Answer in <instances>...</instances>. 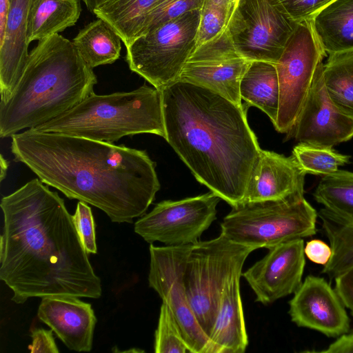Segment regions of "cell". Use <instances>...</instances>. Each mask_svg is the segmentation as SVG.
<instances>
[{
	"mask_svg": "<svg viewBox=\"0 0 353 353\" xmlns=\"http://www.w3.org/2000/svg\"><path fill=\"white\" fill-rule=\"evenodd\" d=\"M230 19L229 12L222 0H204L200 10L194 50L217 41L228 33Z\"/></svg>",
	"mask_w": 353,
	"mask_h": 353,
	"instance_id": "30",
	"label": "cell"
},
{
	"mask_svg": "<svg viewBox=\"0 0 353 353\" xmlns=\"http://www.w3.org/2000/svg\"><path fill=\"white\" fill-rule=\"evenodd\" d=\"M303 239L268 248L261 260L241 276L256 295V301L268 305L294 294L302 283L305 265Z\"/></svg>",
	"mask_w": 353,
	"mask_h": 353,
	"instance_id": "14",
	"label": "cell"
},
{
	"mask_svg": "<svg viewBox=\"0 0 353 353\" xmlns=\"http://www.w3.org/2000/svg\"><path fill=\"white\" fill-rule=\"evenodd\" d=\"M284 11L294 21L312 19L334 0H278Z\"/></svg>",
	"mask_w": 353,
	"mask_h": 353,
	"instance_id": "34",
	"label": "cell"
},
{
	"mask_svg": "<svg viewBox=\"0 0 353 353\" xmlns=\"http://www.w3.org/2000/svg\"><path fill=\"white\" fill-rule=\"evenodd\" d=\"M241 272L226 284L209 336L206 353H243L248 344L240 294Z\"/></svg>",
	"mask_w": 353,
	"mask_h": 353,
	"instance_id": "20",
	"label": "cell"
},
{
	"mask_svg": "<svg viewBox=\"0 0 353 353\" xmlns=\"http://www.w3.org/2000/svg\"><path fill=\"white\" fill-rule=\"evenodd\" d=\"M38 318L70 350L90 352L97 318L90 303L70 294L42 297Z\"/></svg>",
	"mask_w": 353,
	"mask_h": 353,
	"instance_id": "17",
	"label": "cell"
},
{
	"mask_svg": "<svg viewBox=\"0 0 353 353\" xmlns=\"http://www.w3.org/2000/svg\"><path fill=\"white\" fill-rule=\"evenodd\" d=\"M221 199L213 192L157 203L134 223V232L146 242L166 246L193 245L216 218Z\"/></svg>",
	"mask_w": 353,
	"mask_h": 353,
	"instance_id": "11",
	"label": "cell"
},
{
	"mask_svg": "<svg viewBox=\"0 0 353 353\" xmlns=\"http://www.w3.org/2000/svg\"><path fill=\"white\" fill-rule=\"evenodd\" d=\"M81 10V0H31L26 30L28 43L74 26Z\"/></svg>",
	"mask_w": 353,
	"mask_h": 353,
	"instance_id": "22",
	"label": "cell"
},
{
	"mask_svg": "<svg viewBox=\"0 0 353 353\" xmlns=\"http://www.w3.org/2000/svg\"><path fill=\"white\" fill-rule=\"evenodd\" d=\"M121 38L105 21L98 18L81 29L73 43L92 68L111 64L120 57Z\"/></svg>",
	"mask_w": 353,
	"mask_h": 353,
	"instance_id": "25",
	"label": "cell"
},
{
	"mask_svg": "<svg viewBox=\"0 0 353 353\" xmlns=\"http://www.w3.org/2000/svg\"><path fill=\"white\" fill-rule=\"evenodd\" d=\"M31 338L32 341L29 349L32 353L59 352L52 334V330L34 328L31 331Z\"/></svg>",
	"mask_w": 353,
	"mask_h": 353,
	"instance_id": "35",
	"label": "cell"
},
{
	"mask_svg": "<svg viewBox=\"0 0 353 353\" xmlns=\"http://www.w3.org/2000/svg\"><path fill=\"white\" fill-rule=\"evenodd\" d=\"M323 70L321 62L294 125L287 134L299 143L332 148L353 137V119L340 112L330 99Z\"/></svg>",
	"mask_w": 353,
	"mask_h": 353,
	"instance_id": "15",
	"label": "cell"
},
{
	"mask_svg": "<svg viewBox=\"0 0 353 353\" xmlns=\"http://www.w3.org/2000/svg\"><path fill=\"white\" fill-rule=\"evenodd\" d=\"M297 23L278 0H239L228 30L235 48L244 57L275 65Z\"/></svg>",
	"mask_w": 353,
	"mask_h": 353,
	"instance_id": "10",
	"label": "cell"
},
{
	"mask_svg": "<svg viewBox=\"0 0 353 353\" xmlns=\"http://www.w3.org/2000/svg\"><path fill=\"white\" fill-rule=\"evenodd\" d=\"M157 0H96L92 13L108 23L125 47L141 34L145 18Z\"/></svg>",
	"mask_w": 353,
	"mask_h": 353,
	"instance_id": "24",
	"label": "cell"
},
{
	"mask_svg": "<svg viewBox=\"0 0 353 353\" xmlns=\"http://www.w3.org/2000/svg\"><path fill=\"white\" fill-rule=\"evenodd\" d=\"M11 139L14 161L70 199L102 210L112 222L142 216L160 189L155 163L144 150L34 129Z\"/></svg>",
	"mask_w": 353,
	"mask_h": 353,
	"instance_id": "2",
	"label": "cell"
},
{
	"mask_svg": "<svg viewBox=\"0 0 353 353\" xmlns=\"http://www.w3.org/2000/svg\"><path fill=\"white\" fill-rule=\"evenodd\" d=\"M304 252L311 261L322 265L327 264L332 255L330 245L319 239L307 241L304 247Z\"/></svg>",
	"mask_w": 353,
	"mask_h": 353,
	"instance_id": "37",
	"label": "cell"
},
{
	"mask_svg": "<svg viewBox=\"0 0 353 353\" xmlns=\"http://www.w3.org/2000/svg\"><path fill=\"white\" fill-rule=\"evenodd\" d=\"M254 248L232 242L223 234L192 245L183 272L186 294L196 320L208 337L228 282L241 272Z\"/></svg>",
	"mask_w": 353,
	"mask_h": 353,
	"instance_id": "7",
	"label": "cell"
},
{
	"mask_svg": "<svg viewBox=\"0 0 353 353\" xmlns=\"http://www.w3.org/2000/svg\"><path fill=\"white\" fill-rule=\"evenodd\" d=\"M306 352L322 353H353V332H346L332 343L328 347L319 351H306Z\"/></svg>",
	"mask_w": 353,
	"mask_h": 353,
	"instance_id": "38",
	"label": "cell"
},
{
	"mask_svg": "<svg viewBox=\"0 0 353 353\" xmlns=\"http://www.w3.org/2000/svg\"><path fill=\"white\" fill-rule=\"evenodd\" d=\"M165 139L196 179L234 207L262 149L243 106L179 80L161 90Z\"/></svg>",
	"mask_w": 353,
	"mask_h": 353,
	"instance_id": "3",
	"label": "cell"
},
{
	"mask_svg": "<svg viewBox=\"0 0 353 353\" xmlns=\"http://www.w3.org/2000/svg\"><path fill=\"white\" fill-rule=\"evenodd\" d=\"M327 55L314 32L312 19L297 23L275 64L280 101L275 129L292 128L313 83L317 66Z\"/></svg>",
	"mask_w": 353,
	"mask_h": 353,
	"instance_id": "9",
	"label": "cell"
},
{
	"mask_svg": "<svg viewBox=\"0 0 353 353\" xmlns=\"http://www.w3.org/2000/svg\"><path fill=\"white\" fill-rule=\"evenodd\" d=\"M318 216L332 250L321 273L334 280L353 267V223L344 221L324 208L320 210Z\"/></svg>",
	"mask_w": 353,
	"mask_h": 353,
	"instance_id": "26",
	"label": "cell"
},
{
	"mask_svg": "<svg viewBox=\"0 0 353 353\" xmlns=\"http://www.w3.org/2000/svg\"><path fill=\"white\" fill-rule=\"evenodd\" d=\"M302 169L307 174L326 176L349 162L350 156L336 152L332 148L299 143L292 150Z\"/></svg>",
	"mask_w": 353,
	"mask_h": 353,
	"instance_id": "29",
	"label": "cell"
},
{
	"mask_svg": "<svg viewBox=\"0 0 353 353\" xmlns=\"http://www.w3.org/2000/svg\"><path fill=\"white\" fill-rule=\"evenodd\" d=\"M314 32L327 54L353 51V0H334L312 19Z\"/></svg>",
	"mask_w": 353,
	"mask_h": 353,
	"instance_id": "21",
	"label": "cell"
},
{
	"mask_svg": "<svg viewBox=\"0 0 353 353\" xmlns=\"http://www.w3.org/2000/svg\"><path fill=\"white\" fill-rule=\"evenodd\" d=\"M88 203L79 201L73 222L81 243L88 254H96L97 248L95 236V225L91 208Z\"/></svg>",
	"mask_w": 353,
	"mask_h": 353,
	"instance_id": "33",
	"label": "cell"
},
{
	"mask_svg": "<svg viewBox=\"0 0 353 353\" xmlns=\"http://www.w3.org/2000/svg\"><path fill=\"white\" fill-rule=\"evenodd\" d=\"M192 245L158 247L151 243L148 282L170 310L190 353H206L208 337L196 320L183 281Z\"/></svg>",
	"mask_w": 353,
	"mask_h": 353,
	"instance_id": "12",
	"label": "cell"
},
{
	"mask_svg": "<svg viewBox=\"0 0 353 353\" xmlns=\"http://www.w3.org/2000/svg\"><path fill=\"white\" fill-rule=\"evenodd\" d=\"M85 4L87 8L92 12L94 8V3L96 0H82Z\"/></svg>",
	"mask_w": 353,
	"mask_h": 353,
	"instance_id": "42",
	"label": "cell"
},
{
	"mask_svg": "<svg viewBox=\"0 0 353 353\" xmlns=\"http://www.w3.org/2000/svg\"><path fill=\"white\" fill-rule=\"evenodd\" d=\"M31 0H9L5 35L0 45L1 101L8 99L26 64L27 20Z\"/></svg>",
	"mask_w": 353,
	"mask_h": 353,
	"instance_id": "19",
	"label": "cell"
},
{
	"mask_svg": "<svg viewBox=\"0 0 353 353\" xmlns=\"http://www.w3.org/2000/svg\"><path fill=\"white\" fill-rule=\"evenodd\" d=\"M240 96L248 106H255L265 113L274 125L280 101L275 65L266 61H252L241 79Z\"/></svg>",
	"mask_w": 353,
	"mask_h": 353,
	"instance_id": "23",
	"label": "cell"
},
{
	"mask_svg": "<svg viewBox=\"0 0 353 353\" xmlns=\"http://www.w3.org/2000/svg\"><path fill=\"white\" fill-rule=\"evenodd\" d=\"M313 195L324 208L353 223V172L338 170L324 176Z\"/></svg>",
	"mask_w": 353,
	"mask_h": 353,
	"instance_id": "28",
	"label": "cell"
},
{
	"mask_svg": "<svg viewBox=\"0 0 353 353\" xmlns=\"http://www.w3.org/2000/svg\"><path fill=\"white\" fill-rule=\"evenodd\" d=\"M306 174L292 154L261 150L243 202L279 200L304 192Z\"/></svg>",
	"mask_w": 353,
	"mask_h": 353,
	"instance_id": "18",
	"label": "cell"
},
{
	"mask_svg": "<svg viewBox=\"0 0 353 353\" xmlns=\"http://www.w3.org/2000/svg\"><path fill=\"white\" fill-rule=\"evenodd\" d=\"M97 83L73 42L59 34L39 41L10 96L0 102L1 138L68 111L93 92Z\"/></svg>",
	"mask_w": 353,
	"mask_h": 353,
	"instance_id": "4",
	"label": "cell"
},
{
	"mask_svg": "<svg viewBox=\"0 0 353 353\" xmlns=\"http://www.w3.org/2000/svg\"><path fill=\"white\" fill-rule=\"evenodd\" d=\"M252 62L237 50L228 32L194 50L179 80L208 88L242 106L240 83Z\"/></svg>",
	"mask_w": 353,
	"mask_h": 353,
	"instance_id": "13",
	"label": "cell"
},
{
	"mask_svg": "<svg viewBox=\"0 0 353 353\" xmlns=\"http://www.w3.org/2000/svg\"><path fill=\"white\" fill-rule=\"evenodd\" d=\"M156 353H190L168 306L162 303L154 335Z\"/></svg>",
	"mask_w": 353,
	"mask_h": 353,
	"instance_id": "31",
	"label": "cell"
},
{
	"mask_svg": "<svg viewBox=\"0 0 353 353\" xmlns=\"http://www.w3.org/2000/svg\"><path fill=\"white\" fill-rule=\"evenodd\" d=\"M204 0H157L146 16L141 35L187 12L201 10Z\"/></svg>",
	"mask_w": 353,
	"mask_h": 353,
	"instance_id": "32",
	"label": "cell"
},
{
	"mask_svg": "<svg viewBox=\"0 0 353 353\" xmlns=\"http://www.w3.org/2000/svg\"><path fill=\"white\" fill-rule=\"evenodd\" d=\"M222 1L225 4L227 9L229 12L230 18H231L239 0H222Z\"/></svg>",
	"mask_w": 353,
	"mask_h": 353,
	"instance_id": "41",
	"label": "cell"
},
{
	"mask_svg": "<svg viewBox=\"0 0 353 353\" xmlns=\"http://www.w3.org/2000/svg\"><path fill=\"white\" fill-rule=\"evenodd\" d=\"M334 281L336 292L353 315V267L341 273Z\"/></svg>",
	"mask_w": 353,
	"mask_h": 353,
	"instance_id": "36",
	"label": "cell"
},
{
	"mask_svg": "<svg viewBox=\"0 0 353 353\" xmlns=\"http://www.w3.org/2000/svg\"><path fill=\"white\" fill-rule=\"evenodd\" d=\"M46 185L34 179L1 199L0 279L18 304L52 294L98 299L101 281L72 215Z\"/></svg>",
	"mask_w": 353,
	"mask_h": 353,
	"instance_id": "1",
	"label": "cell"
},
{
	"mask_svg": "<svg viewBox=\"0 0 353 353\" xmlns=\"http://www.w3.org/2000/svg\"><path fill=\"white\" fill-rule=\"evenodd\" d=\"M317 217L304 192H298L283 199L243 202L232 207L221 223V233L234 243L268 249L314 235Z\"/></svg>",
	"mask_w": 353,
	"mask_h": 353,
	"instance_id": "6",
	"label": "cell"
},
{
	"mask_svg": "<svg viewBox=\"0 0 353 353\" xmlns=\"http://www.w3.org/2000/svg\"><path fill=\"white\" fill-rule=\"evenodd\" d=\"M200 10L187 12L139 36L126 48L130 69L162 90L179 81L192 54Z\"/></svg>",
	"mask_w": 353,
	"mask_h": 353,
	"instance_id": "8",
	"label": "cell"
},
{
	"mask_svg": "<svg viewBox=\"0 0 353 353\" xmlns=\"http://www.w3.org/2000/svg\"><path fill=\"white\" fill-rule=\"evenodd\" d=\"M289 314L297 326L339 337L350 330V318L339 295L323 277L309 275L289 301Z\"/></svg>",
	"mask_w": 353,
	"mask_h": 353,
	"instance_id": "16",
	"label": "cell"
},
{
	"mask_svg": "<svg viewBox=\"0 0 353 353\" xmlns=\"http://www.w3.org/2000/svg\"><path fill=\"white\" fill-rule=\"evenodd\" d=\"M32 129L110 143L143 133L165 139L161 91L143 85L130 92H93L72 109Z\"/></svg>",
	"mask_w": 353,
	"mask_h": 353,
	"instance_id": "5",
	"label": "cell"
},
{
	"mask_svg": "<svg viewBox=\"0 0 353 353\" xmlns=\"http://www.w3.org/2000/svg\"><path fill=\"white\" fill-rule=\"evenodd\" d=\"M8 10L9 0H0V45L5 35Z\"/></svg>",
	"mask_w": 353,
	"mask_h": 353,
	"instance_id": "39",
	"label": "cell"
},
{
	"mask_svg": "<svg viewBox=\"0 0 353 353\" xmlns=\"http://www.w3.org/2000/svg\"><path fill=\"white\" fill-rule=\"evenodd\" d=\"M0 167H1L0 179H1V181H2L6 176L7 170L8 168V162L3 157L2 154L1 155V157H0Z\"/></svg>",
	"mask_w": 353,
	"mask_h": 353,
	"instance_id": "40",
	"label": "cell"
},
{
	"mask_svg": "<svg viewBox=\"0 0 353 353\" xmlns=\"http://www.w3.org/2000/svg\"><path fill=\"white\" fill-rule=\"evenodd\" d=\"M323 76L332 103L353 119V51L329 55Z\"/></svg>",
	"mask_w": 353,
	"mask_h": 353,
	"instance_id": "27",
	"label": "cell"
}]
</instances>
